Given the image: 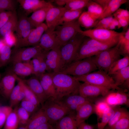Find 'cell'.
<instances>
[{
  "mask_svg": "<svg viewBox=\"0 0 129 129\" xmlns=\"http://www.w3.org/2000/svg\"><path fill=\"white\" fill-rule=\"evenodd\" d=\"M60 48H55L48 51L46 55V70L48 73L60 72L64 68Z\"/></svg>",
  "mask_w": 129,
  "mask_h": 129,
  "instance_id": "obj_10",
  "label": "cell"
},
{
  "mask_svg": "<svg viewBox=\"0 0 129 129\" xmlns=\"http://www.w3.org/2000/svg\"><path fill=\"white\" fill-rule=\"evenodd\" d=\"M43 54L41 58L37 78L41 75L45 73L47 70V66L45 59L46 55L48 51L44 50Z\"/></svg>",
  "mask_w": 129,
  "mask_h": 129,
  "instance_id": "obj_51",
  "label": "cell"
},
{
  "mask_svg": "<svg viewBox=\"0 0 129 129\" xmlns=\"http://www.w3.org/2000/svg\"><path fill=\"white\" fill-rule=\"evenodd\" d=\"M78 20L80 26L86 28L95 27L99 21L92 17L87 11L83 12Z\"/></svg>",
  "mask_w": 129,
  "mask_h": 129,
  "instance_id": "obj_30",
  "label": "cell"
},
{
  "mask_svg": "<svg viewBox=\"0 0 129 129\" xmlns=\"http://www.w3.org/2000/svg\"><path fill=\"white\" fill-rule=\"evenodd\" d=\"M51 124H55L63 117L73 111L61 100L49 97L42 105Z\"/></svg>",
  "mask_w": 129,
  "mask_h": 129,
  "instance_id": "obj_2",
  "label": "cell"
},
{
  "mask_svg": "<svg viewBox=\"0 0 129 129\" xmlns=\"http://www.w3.org/2000/svg\"><path fill=\"white\" fill-rule=\"evenodd\" d=\"M22 83L25 92V98L31 102L38 108L40 104L36 96L22 79Z\"/></svg>",
  "mask_w": 129,
  "mask_h": 129,
  "instance_id": "obj_42",
  "label": "cell"
},
{
  "mask_svg": "<svg viewBox=\"0 0 129 129\" xmlns=\"http://www.w3.org/2000/svg\"><path fill=\"white\" fill-rule=\"evenodd\" d=\"M11 53V47L6 44L0 50V68L5 66L10 61Z\"/></svg>",
  "mask_w": 129,
  "mask_h": 129,
  "instance_id": "obj_37",
  "label": "cell"
},
{
  "mask_svg": "<svg viewBox=\"0 0 129 129\" xmlns=\"http://www.w3.org/2000/svg\"><path fill=\"white\" fill-rule=\"evenodd\" d=\"M26 14L21 15L18 18V22L15 31L16 42L15 46L25 39L34 28Z\"/></svg>",
  "mask_w": 129,
  "mask_h": 129,
  "instance_id": "obj_14",
  "label": "cell"
},
{
  "mask_svg": "<svg viewBox=\"0 0 129 129\" xmlns=\"http://www.w3.org/2000/svg\"><path fill=\"white\" fill-rule=\"evenodd\" d=\"M129 66V56L127 55L120 59L114 62L110 67L108 74L110 75L116 72Z\"/></svg>",
  "mask_w": 129,
  "mask_h": 129,
  "instance_id": "obj_31",
  "label": "cell"
},
{
  "mask_svg": "<svg viewBox=\"0 0 129 129\" xmlns=\"http://www.w3.org/2000/svg\"><path fill=\"white\" fill-rule=\"evenodd\" d=\"M48 121L44 110L41 107L32 115L25 126L27 129H35L43 124L48 123Z\"/></svg>",
  "mask_w": 129,
  "mask_h": 129,
  "instance_id": "obj_19",
  "label": "cell"
},
{
  "mask_svg": "<svg viewBox=\"0 0 129 129\" xmlns=\"http://www.w3.org/2000/svg\"><path fill=\"white\" fill-rule=\"evenodd\" d=\"M110 0H93L99 4L102 7L103 11L107 9Z\"/></svg>",
  "mask_w": 129,
  "mask_h": 129,
  "instance_id": "obj_55",
  "label": "cell"
},
{
  "mask_svg": "<svg viewBox=\"0 0 129 129\" xmlns=\"http://www.w3.org/2000/svg\"><path fill=\"white\" fill-rule=\"evenodd\" d=\"M66 10L64 7L53 5L51 7L47 13L45 19L48 27L55 28L56 23Z\"/></svg>",
  "mask_w": 129,
  "mask_h": 129,
  "instance_id": "obj_21",
  "label": "cell"
},
{
  "mask_svg": "<svg viewBox=\"0 0 129 129\" xmlns=\"http://www.w3.org/2000/svg\"><path fill=\"white\" fill-rule=\"evenodd\" d=\"M78 129H94L92 125L86 123L85 122L80 124L78 126Z\"/></svg>",
  "mask_w": 129,
  "mask_h": 129,
  "instance_id": "obj_57",
  "label": "cell"
},
{
  "mask_svg": "<svg viewBox=\"0 0 129 129\" xmlns=\"http://www.w3.org/2000/svg\"><path fill=\"white\" fill-rule=\"evenodd\" d=\"M79 33L85 37L102 43H117L120 37L125 32H119L113 30L95 28L85 31L81 30Z\"/></svg>",
  "mask_w": 129,
  "mask_h": 129,
  "instance_id": "obj_7",
  "label": "cell"
},
{
  "mask_svg": "<svg viewBox=\"0 0 129 129\" xmlns=\"http://www.w3.org/2000/svg\"><path fill=\"white\" fill-rule=\"evenodd\" d=\"M55 28H48L42 35L39 45L43 50L49 51L55 48L60 47L57 39Z\"/></svg>",
  "mask_w": 129,
  "mask_h": 129,
  "instance_id": "obj_13",
  "label": "cell"
},
{
  "mask_svg": "<svg viewBox=\"0 0 129 129\" xmlns=\"http://www.w3.org/2000/svg\"><path fill=\"white\" fill-rule=\"evenodd\" d=\"M94 112L99 119L108 112L112 108L104 100L97 102L94 105Z\"/></svg>",
  "mask_w": 129,
  "mask_h": 129,
  "instance_id": "obj_38",
  "label": "cell"
},
{
  "mask_svg": "<svg viewBox=\"0 0 129 129\" xmlns=\"http://www.w3.org/2000/svg\"><path fill=\"white\" fill-rule=\"evenodd\" d=\"M74 77L79 81L123 91V90L116 85L111 76L102 70H99L82 76Z\"/></svg>",
  "mask_w": 129,
  "mask_h": 129,
  "instance_id": "obj_3",
  "label": "cell"
},
{
  "mask_svg": "<svg viewBox=\"0 0 129 129\" xmlns=\"http://www.w3.org/2000/svg\"><path fill=\"white\" fill-rule=\"evenodd\" d=\"M22 88L16 98L15 103V106H16L20 102H21L25 97V95L22 83Z\"/></svg>",
  "mask_w": 129,
  "mask_h": 129,
  "instance_id": "obj_54",
  "label": "cell"
},
{
  "mask_svg": "<svg viewBox=\"0 0 129 129\" xmlns=\"http://www.w3.org/2000/svg\"><path fill=\"white\" fill-rule=\"evenodd\" d=\"M35 129H54L52 125L47 123L43 124Z\"/></svg>",
  "mask_w": 129,
  "mask_h": 129,
  "instance_id": "obj_58",
  "label": "cell"
},
{
  "mask_svg": "<svg viewBox=\"0 0 129 129\" xmlns=\"http://www.w3.org/2000/svg\"><path fill=\"white\" fill-rule=\"evenodd\" d=\"M129 115V112L126 109L123 108H117L106 127L111 126L121 118Z\"/></svg>",
  "mask_w": 129,
  "mask_h": 129,
  "instance_id": "obj_39",
  "label": "cell"
},
{
  "mask_svg": "<svg viewBox=\"0 0 129 129\" xmlns=\"http://www.w3.org/2000/svg\"><path fill=\"white\" fill-rule=\"evenodd\" d=\"M62 101L72 111L76 112L83 104L91 101L88 98L78 94L70 95L63 98Z\"/></svg>",
  "mask_w": 129,
  "mask_h": 129,
  "instance_id": "obj_20",
  "label": "cell"
},
{
  "mask_svg": "<svg viewBox=\"0 0 129 129\" xmlns=\"http://www.w3.org/2000/svg\"><path fill=\"white\" fill-rule=\"evenodd\" d=\"M97 69L92 57L73 62L60 72L74 76H79L87 74Z\"/></svg>",
  "mask_w": 129,
  "mask_h": 129,
  "instance_id": "obj_5",
  "label": "cell"
},
{
  "mask_svg": "<svg viewBox=\"0 0 129 129\" xmlns=\"http://www.w3.org/2000/svg\"><path fill=\"white\" fill-rule=\"evenodd\" d=\"M118 86L125 84L129 86V66L124 68L110 75Z\"/></svg>",
  "mask_w": 129,
  "mask_h": 129,
  "instance_id": "obj_29",
  "label": "cell"
},
{
  "mask_svg": "<svg viewBox=\"0 0 129 129\" xmlns=\"http://www.w3.org/2000/svg\"><path fill=\"white\" fill-rule=\"evenodd\" d=\"M113 15L103 18L99 20L95 28L108 29L109 25L112 22L113 17Z\"/></svg>",
  "mask_w": 129,
  "mask_h": 129,
  "instance_id": "obj_50",
  "label": "cell"
},
{
  "mask_svg": "<svg viewBox=\"0 0 129 129\" xmlns=\"http://www.w3.org/2000/svg\"><path fill=\"white\" fill-rule=\"evenodd\" d=\"M90 0H64V7L67 9L75 11L84 8Z\"/></svg>",
  "mask_w": 129,
  "mask_h": 129,
  "instance_id": "obj_35",
  "label": "cell"
},
{
  "mask_svg": "<svg viewBox=\"0 0 129 129\" xmlns=\"http://www.w3.org/2000/svg\"><path fill=\"white\" fill-rule=\"evenodd\" d=\"M17 81V84L14 87L10 94L9 98L10 106L12 107L15 106V103L16 98L22 87V79L18 77Z\"/></svg>",
  "mask_w": 129,
  "mask_h": 129,
  "instance_id": "obj_43",
  "label": "cell"
},
{
  "mask_svg": "<svg viewBox=\"0 0 129 129\" xmlns=\"http://www.w3.org/2000/svg\"><path fill=\"white\" fill-rule=\"evenodd\" d=\"M81 30L77 20L56 27L55 31L60 47L70 40Z\"/></svg>",
  "mask_w": 129,
  "mask_h": 129,
  "instance_id": "obj_8",
  "label": "cell"
},
{
  "mask_svg": "<svg viewBox=\"0 0 129 129\" xmlns=\"http://www.w3.org/2000/svg\"><path fill=\"white\" fill-rule=\"evenodd\" d=\"M85 37L78 33L60 47L63 68L74 61L79 48L84 39Z\"/></svg>",
  "mask_w": 129,
  "mask_h": 129,
  "instance_id": "obj_6",
  "label": "cell"
},
{
  "mask_svg": "<svg viewBox=\"0 0 129 129\" xmlns=\"http://www.w3.org/2000/svg\"><path fill=\"white\" fill-rule=\"evenodd\" d=\"M116 19L118 20L121 27H126L129 25V19L122 18H119Z\"/></svg>",
  "mask_w": 129,
  "mask_h": 129,
  "instance_id": "obj_56",
  "label": "cell"
},
{
  "mask_svg": "<svg viewBox=\"0 0 129 129\" xmlns=\"http://www.w3.org/2000/svg\"><path fill=\"white\" fill-rule=\"evenodd\" d=\"M13 110L10 106L0 105V129L3 127L8 115Z\"/></svg>",
  "mask_w": 129,
  "mask_h": 129,
  "instance_id": "obj_45",
  "label": "cell"
},
{
  "mask_svg": "<svg viewBox=\"0 0 129 129\" xmlns=\"http://www.w3.org/2000/svg\"><path fill=\"white\" fill-rule=\"evenodd\" d=\"M48 28L46 24L43 23L33 29L25 39L15 45V49L39 45L42 35Z\"/></svg>",
  "mask_w": 129,
  "mask_h": 129,
  "instance_id": "obj_11",
  "label": "cell"
},
{
  "mask_svg": "<svg viewBox=\"0 0 129 129\" xmlns=\"http://www.w3.org/2000/svg\"><path fill=\"white\" fill-rule=\"evenodd\" d=\"M75 114V112L72 111L63 117L54 124V129H78Z\"/></svg>",
  "mask_w": 129,
  "mask_h": 129,
  "instance_id": "obj_23",
  "label": "cell"
},
{
  "mask_svg": "<svg viewBox=\"0 0 129 129\" xmlns=\"http://www.w3.org/2000/svg\"><path fill=\"white\" fill-rule=\"evenodd\" d=\"M104 129H129V115L120 119L112 125Z\"/></svg>",
  "mask_w": 129,
  "mask_h": 129,
  "instance_id": "obj_44",
  "label": "cell"
},
{
  "mask_svg": "<svg viewBox=\"0 0 129 129\" xmlns=\"http://www.w3.org/2000/svg\"><path fill=\"white\" fill-rule=\"evenodd\" d=\"M86 7L87 11L90 15L95 19L98 20L103 12L102 7L93 0H90Z\"/></svg>",
  "mask_w": 129,
  "mask_h": 129,
  "instance_id": "obj_34",
  "label": "cell"
},
{
  "mask_svg": "<svg viewBox=\"0 0 129 129\" xmlns=\"http://www.w3.org/2000/svg\"><path fill=\"white\" fill-rule=\"evenodd\" d=\"M53 5L44 7L33 12L28 19L33 28H36L43 23L45 20L47 13Z\"/></svg>",
  "mask_w": 129,
  "mask_h": 129,
  "instance_id": "obj_26",
  "label": "cell"
},
{
  "mask_svg": "<svg viewBox=\"0 0 129 129\" xmlns=\"http://www.w3.org/2000/svg\"><path fill=\"white\" fill-rule=\"evenodd\" d=\"M83 8L75 11L67 9L57 22L55 27L77 20L83 12Z\"/></svg>",
  "mask_w": 129,
  "mask_h": 129,
  "instance_id": "obj_28",
  "label": "cell"
},
{
  "mask_svg": "<svg viewBox=\"0 0 129 129\" xmlns=\"http://www.w3.org/2000/svg\"><path fill=\"white\" fill-rule=\"evenodd\" d=\"M119 46L118 43L114 47L102 51L92 57L98 69L108 73V70L111 66L120 59L121 54Z\"/></svg>",
  "mask_w": 129,
  "mask_h": 129,
  "instance_id": "obj_4",
  "label": "cell"
},
{
  "mask_svg": "<svg viewBox=\"0 0 129 129\" xmlns=\"http://www.w3.org/2000/svg\"><path fill=\"white\" fill-rule=\"evenodd\" d=\"M94 112V105L91 101L82 105L76 112L75 119L78 127Z\"/></svg>",
  "mask_w": 129,
  "mask_h": 129,
  "instance_id": "obj_22",
  "label": "cell"
},
{
  "mask_svg": "<svg viewBox=\"0 0 129 129\" xmlns=\"http://www.w3.org/2000/svg\"><path fill=\"white\" fill-rule=\"evenodd\" d=\"M116 27L111 23L109 24L108 27V30H113L115 29Z\"/></svg>",
  "mask_w": 129,
  "mask_h": 129,
  "instance_id": "obj_60",
  "label": "cell"
},
{
  "mask_svg": "<svg viewBox=\"0 0 129 129\" xmlns=\"http://www.w3.org/2000/svg\"><path fill=\"white\" fill-rule=\"evenodd\" d=\"M16 112L19 121V126H25L29 121L30 115L21 106L17 107Z\"/></svg>",
  "mask_w": 129,
  "mask_h": 129,
  "instance_id": "obj_41",
  "label": "cell"
},
{
  "mask_svg": "<svg viewBox=\"0 0 129 129\" xmlns=\"http://www.w3.org/2000/svg\"><path fill=\"white\" fill-rule=\"evenodd\" d=\"M44 50L37 54L30 60L33 70V74L37 77L41 59L44 52Z\"/></svg>",
  "mask_w": 129,
  "mask_h": 129,
  "instance_id": "obj_48",
  "label": "cell"
},
{
  "mask_svg": "<svg viewBox=\"0 0 129 129\" xmlns=\"http://www.w3.org/2000/svg\"><path fill=\"white\" fill-rule=\"evenodd\" d=\"M111 23L114 25L116 27H117L118 29L121 27L118 20L114 17Z\"/></svg>",
  "mask_w": 129,
  "mask_h": 129,
  "instance_id": "obj_59",
  "label": "cell"
},
{
  "mask_svg": "<svg viewBox=\"0 0 129 129\" xmlns=\"http://www.w3.org/2000/svg\"><path fill=\"white\" fill-rule=\"evenodd\" d=\"M127 1L126 0H122L121 2L111 6L105 10L103 12L99 20L107 17L112 15L122 4L126 3Z\"/></svg>",
  "mask_w": 129,
  "mask_h": 129,
  "instance_id": "obj_47",
  "label": "cell"
},
{
  "mask_svg": "<svg viewBox=\"0 0 129 129\" xmlns=\"http://www.w3.org/2000/svg\"><path fill=\"white\" fill-rule=\"evenodd\" d=\"M17 129H27L25 126H19Z\"/></svg>",
  "mask_w": 129,
  "mask_h": 129,
  "instance_id": "obj_61",
  "label": "cell"
},
{
  "mask_svg": "<svg viewBox=\"0 0 129 129\" xmlns=\"http://www.w3.org/2000/svg\"><path fill=\"white\" fill-rule=\"evenodd\" d=\"M18 18L16 10L4 25L0 29V37L5 38L10 33L15 31L17 25Z\"/></svg>",
  "mask_w": 129,
  "mask_h": 129,
  "instance_id": "obj_24",
  "label": "cell"
},
{
  "mask_svg": "<svg viewBox=\"0 0 129 129\" xmlns=\"http://www.w3.org/2000/svg\"><path fill=\"white\" fill-rule=\"evenodd\" d=\"M1 74L0 73V81L1 80ZM0 94L1 95L0 92Z\"/></svg>",
  "mask_w": 129,
  "mask_h": 129,
  "instance_id": "obj_62",
  "label": "cell"
},
{
  "mask_svg": "<svg viewBox=\"0 0 129 129\" xmlns=\"http://www.w3.org/2000/svg\"><path fill=\"white\" fill-rule=\"evenodd\" d=\"M111 107L125 105L129 106V99L127 95L123 91L110 92L103 100Z\"/></svg>",
  "mask_w": 129,
  "mask_h": 129,
  "instance_id": "obj_17",
  "label": "cell"
},
{
  "mask_svg": "<svg viewBox=\"0 0 129 129\" xmlns=\"http://www.w3.org/2000/svg\"><path fill=\"white\" fill-rule=\"evenodd\" d=\"M11 69L17 76L22 77L28 76L33 74V70L30 61L25 62L13 63Z\"/></svg>",
  "mask_w": 129,
  "mask_h": 129,
  "instance_id": "obj_27",
  "label": "cell"
},
{
  "mask_svg": "<svg viewBox=\"0 0 129 129\" xmlns=\"http://www.w3.org/2000/svg\"><path fill=\"white\" fill-rule=\"evenodd\" d=\"M121 55L124 56L129 54V28L120 37L118 42Z\"/></svg>",
  "mask_w": 129,
  "mask_h": 129,
  "instance_id": "obj_33",
  "label": "cell"
},
{
  "mask_svg": "<svg viewBox=\"0 0 129 129\" xmlns=\"http://www.w3.org/2000/svg\"><path fill=\"white\" fill-rule=\"evenodd\" d=\"M114 18L116 19L123 18L129 20V12L128 10L119 8L113 14Z\"/></svg>",
  "mask_w": 129,
  "mask_h": 129,
  "instance_id": "obj_52",
  "label": "cell"
},
{
  "mask_svg": "<svg viewBox=\"0 0 129 129\" xmlns=\"http://www.w3.org/2000/svg\"><path fill=\"white\" fill-rule=\"evenodd\" d=\"M83 42L96 48L101 51L114 47L117 44L114 43H102L89 38L86 39H84Z\"/></svg>",
  "mask_w": 129,
  "mask_h": 129,
  "instance_id": "obj_36",
  "label": "cell"
},
{
  "mask_svg": "<svg viewBox=\"0 0 129 129\" xmlns=\"http://www.w3.org/2000/svg\"><path fill=\"white\" fill-rule=\"evenodd\" d=\"M17 107L13 109L8 115L3 127V129H17L19 121L17 114Z\"/></svg>",
  "mask_w": 129,
  "mask_h": 129,
  "instance_id": "obj_32",
  "label": "cell"
},
{
  "mask_svg": "<svg viewBox=\"0 0 129 129\" xmlns=\"http://www.w3.org/2000/svg\"><path fill=\"white\" fill-rule=\"evenodd\" d=\"M13 11H0V20L6 22L12 14Z\"/></svg>",
  "mask_w": 129,
  "mask_h": 129,
  "instance_id": "obj_53",
  "label": "cell"
},
{
  "mask_svg": "<svg viewBox=\"0 0 129 129\" xmlns=\"http://www.w3.org/2000/svg\"><path fill=\"white\" fill-rule=\"evenodd\" d=\"M110 88L98 86L86 82L81 84L78 93L86 98L101 95L105 96L110 92Z\"/></svg>",
  "mask_w": 129,
  "mask_h": 129,
  "instance_id": "obj_12",
  "label": "cell"
},
{
  "mask_svg": "<svg viewBox=\"0 0 129 129\" xmlns=\"http://www.w3.org/2000/svg\"><path fill=\"white\" fill-rule=\"evenodd\" d=\"M50 73L55 87L57 99L61 100L70 95L78 93L81 84L74 76L61 72Z\"/></svg>",
  "mask_w": 129,
  "mask_h": 129,
  "instance_id": "obj_1",
  "label": "cell"
},
{
  "mask_svg": "<svg viewBox=\"0 0 129 129\" xmlns=\"http://www.w3.org/2000/svg\"><path fill=\"white\" fill-rule=\"evenodd\" d=\"M23 80L35 94L41 105L50 97L45 93L39 79L36 76Z\"/></svg>",
  "mask_w": 129,
  "mask_h": 129,
  "instance_id": "obj_16",
  "label": "cell"
},
{
  "mask_svg": "<svg viewBox=\"0 0 129 129\" xmlns=\"http://www.w3.org/2000/svg\"><path fill=\"white\" fill-rule=\"evenodd\" d=\"M18 77L12 70L6 72L0 81V90L1 95L6 98H9Z\"/></svg>",
  "mask_w": 129,
  "mask_h": 129,
  "instance_id": "obj_15",
  "label": "cell"
},
{
  "mask_svg": "<svg viewBox=\"0 0 129 129\" xmlns=\"http://www.w3.org/2000/svg\"><path fill=\"white\" fill-rule=\"evenodd\" d=\"M17 1L25 11L27 15L42 8L53 5L42 0H17Z\"/></svg>",
  "mask_w": 129,
  "mask_h": 129,
  "instance_id": "obj_18",
  "label": "cell"
},
{
  "mask_svg": "<svg viewBox=\"0 0 129 129\" xmlns=\"http://www.w3.org/2000/svg\"><path fill=\"white\" fill-rule=\"evenodd\" d=\"M117 108L112 107L110 110L104 114L100 119L97 123L98 129H104L113 115Z\"/></svg>",
  "mask_w": 129,
  "mask_h": 129,
  "instance_id": "obj_40",
  "label": "cell"
},
{
  "mask_svg": "<svg viewBox=\"0 0 129 129\" xmlns=\"http://www.w3.org/2000/svg\"><path fill=\"white\" fill-rule=\"evenodd\" d=\"M101 51L96 48L84 43L83 41L79 48L73 62L93 57Z\"/></svg>",
  "mask_w": 129,
  "mask_h": 129,
  "instance_id": "obj_25",
  "label": "cell"
},
{
  "mask_svg": "<svg viewBox=\"0 0 129 129\" xmlns=\"http://www.w3.org/2000/svg\"><path fill=\"white\" fill-rule=\"evenodd\" d=\"M20 106L25 109L30 115L35 112L38 108L31 102L25 98L21 102Z\"/></svg>",
  "mask_w": 129,
  "mask_h": 129,
  "instance_id": "obj_49",
  "label": "cell"
},
{
  "mask_svg": "<svg viewBox=\"0 0 129 129\" xmlns=\"http://www.w3.org/2000/svg\"><path fill=\"white\" fill-rule=\"evenodd\" d=\"M17 1L14 0H0V11L16 10Z\"/></svg>",
  "mask_w": 129,
  "mask_h": 129,
  "instance_id": "obj_46",
  "label": "cell"
},
{
  "mask_svg": "<svg viewBox=\"0 0 129 129\" xmlns=\"http://www.w3.org/2000/svg\"><path fill=\"white\" fill-rule=\"evenodd\" d=\"M43 50L39 45L15 49L14 53L11 56L10 62L13 63L29 61Z\"/></svg>",
  "mask_w": 129,
  "mask_h": 129,
  "instance_id": "obj_9",
  "label": "cell"
}]
</instances>
